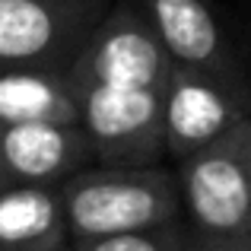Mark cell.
<instances>
[{"label":"cell","mask_w":251,"mask_h":251,"mask_svg":"<svg viewBox=\"0 0 251 251\" xmlns=\"http://www.w3.org/2000/svg\"><path fill=\"white\" fill-rule=\"evenodd\" d=\"M188 235L178 223H166L156 229H140V232L124 235H105L92 242H76V251H184Z\"/></svg>","instance_id":"obj_11"},{"label":"cell","mask_w":251,"mask_h":251,"mask_svg":"<svg viewBox=\"0 0 251 251\" xmlns=\"http://www.w3.org/2000/svg\"><path fill=\"white\" fill-rule=\"evenodd\" d=\"M54 251H76V248H67V245H61V248H54Z\"/></svg>","instance_id":"obj_13"},{"label":"cell","mask_w":251,"mask_h":251,"mask_svg":"<svg viewBox=\"0 0 251 251\" xmlns=\"http://www.w3.org/2000/svg\"><path fill=\"white\" fill-rule=\"evenodd\" d=\"M92 159L76 124H0V175L6 184L61 188Z\"/></svg>","instance_id":"obj_8"},{"label":"cell","mask_w":251,"mask_h":251,"mask_svg":"<svg viewBox=\"0 0 251 251\" xmlns=\"http://www.w3.org/2000/svg\"><path fill=\"white\" fill-rule=\"evenodd\" d=\"M80 92L67 70H3L0 124H76Z\"/></svg>","instance_id":"obj_9"},{"label":"cell","mask_w":251,"mask_h":251,"mask_svg":"<svg viewBox=\"0 0 251 251\" xmlns=\"http://www.w3.org/2000/svg\"><path fill=\"white\" fill-rule=\"evenodd\" d=\"M105 10V0H0V74L67 70Z\"/></svg>","instance_id":"obj_3"},{"label":"cell","mask_w":251,"mask_h":251,"mask_svg":"<svg viewBox=\"0 0 251 251\" xmlns=\"http://www.w3.org/2000/svg\"><path fill=\"white\" fill-rule=\"evenodd\" d=\"M67 239L57 188H0V251H54Z\"/></svg>","instance_id":"obj_10"},{"label":"cell","mask_w":251,"mask_h":251,"mask_svg":"<svg viewBox=\"0 0 251 251\" xmlns=\"http://www.w3.org/2000/svg\"><path fill=\"white\" fill-rule=\"evenodd\" d=\"M251 118V83H229L172 64L162 86L166 156L184 162Z\"/></svg>","instance_id":"obj_6"},{"label":"cell","mask_w":251,"mask_h":251,"mask_svg":"<svg viewBox=\"0 0 251 251\" xmlns=\"http://www.w3.org/2000/svg\"><path fill=\"white\" fill-rule=\"evenodd\" d=\"M143 13L172 64L229 83H248L223 23L207 0H127Z\"/></svg>","instance_id":"obj_7"},{"label":"cell","mask_w":251,"mask_h":251,"mask_svg":"<svg viewBox=\"0 0 251 251\" xmlns=\"http://www.w3.org/2000/svg\"><path fill=\"white\" fill-rule=\"evenodd\" d=\"M67 235L92 242L178 223L181 197L175 175L159 166L80 169L57 188Z\"/></svg>","instance_id":"obj_1"},{"label":"cell","mask_w":251,"mask_h":251,"mask_svg":"<svg viewBox=\"0 0 251 251\" xmlns=\"http://www.w3.org/2000/svg\"><path fill=\"white\" fill-rule=\"evenodd\" d=\"M184 251H251V242H226V239H201V235H188Z\"/></svg>","instance_id":"obj_12"},{"label":"cell","mask_w":251,"mask_h":251,"mask_svg":"<svg viewBox=\"0 0 251 251\" xmlns=\"http://www.w3.org/2000/svg\"><path fill=\"white\" fill-rule=\"evenodd\" d=\"M0 188H6V181H3V175H0Z\"/></svg>","instance_id":"obj_14"},{"label":"cell","mask_w":251,"mask_h":251,"mask_svg":"<svg viewBox=\"0 0 251 251\" xmlns=\"http://www.w3.org/2000/svg\"><path fill=\"white\" fill-rule=\"evenodd\" d=\"M175 181L191 235L251 242V118L178 162Z\"/></svg>","instance_id":"obj_2"},{"label":"cell","mask_w":251,"mask_h":251,"mask_svg":"<svg viewBox=\"0 0 251 251\" xmlns=\"http://www.w3.org/2000/svg\"><path fill=\"white\" fill-rule=\"evenodd\" d=\"M172 61L166 57L156 32L134 3L108 6L96 23L80 54L67 67L76 92L89 86H137V89H162Z\"/></svg>","instance_id":"obj_5"},{"label":"cell","mask_w":251,"mask_h":251,"mask_svg":"<svg viewBox=\"0 0 251 251\" xmlns=\"http://www.w3.org/2000/svg\"><path fill=\"white\" fill-rule=\"evenodd\" d=\"M76 127L99 166H156L159 156H166L162 89L89 86L80 92Z\"/></svg>","instance_id":"obj_4"}]
</instances>
